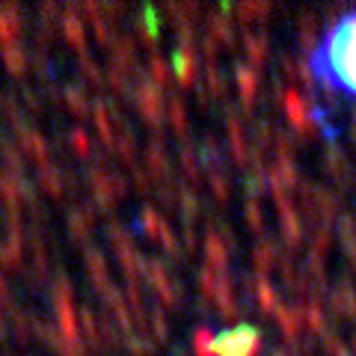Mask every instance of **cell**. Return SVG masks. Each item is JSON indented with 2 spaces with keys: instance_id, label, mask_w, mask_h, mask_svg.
Returning <instances> with one entry per match:
<instances>
[{
  "instance_id": "cell-1",
  "label": "cell",
  "mask_w": 356,
  "mask_h": 356,
  "mask_svg": "<svg viewBox=\"0 0 356 356\" xmlns=\"http://www.w3.org/2000/svg\"><path fill=\"white\" fill-rule=\"evenodd\" d=\"M309 72L327 92L356 107V9L324 30L309 54Z\"/></svg>"
}]
</instances>
